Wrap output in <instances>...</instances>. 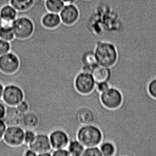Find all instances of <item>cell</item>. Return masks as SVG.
I'll return each mask as SVG.
<instances>
[{
  "mask_svg": "<svg viewBox=\"0 0 156 156\" xmlns=\"http://www.w3.org/2000/svg\"><path fill=\"white\" fill-rule=\"evenodd\" d=\"M94 53L97 63L108 67L114 65L118 58L117 48L111 43L98 42Z\"/></svg>",
  "mask_w": 156,
  "mask_h": 156,
  "instance_id": "1",
  "label": "cell"
},
{
  "mask_svg": "<svg viewBox=\"0 0 156 156\" xmlns=\"http://www.w3.org/2000/svg\"><path fill=\"white\" fill-rule=\"evenodd\" d=\"M76 138L85 147L99 146L103 139L102 131L94 125L81 126L77 131Z\"/></svg>",
  "mask_w": 156,
  "mask_h": 156,
  "instance_id": "2",
  "label": "cell"
},
{
  "mask_svg": "<svg viewBox=\"0 0 156 156\" xmlns=\"http://www.w3.org/2000/svg\"><path fill=\"white\" fill-rule=\"evenodd\" d=\"M34 23L26 16L17 17L13 23L12 30L15 38L24 40L30 38L34 31Z\"/></svg>",
  "mask_w": 156,
  "mask_h": 156,
  "instance_id": "3",
  "label": "cell"
},
{
  "mask_svg": "<svg viewBox=\"0 0 156 156\" xmlns=\"http://www.w3.org/2000/svg\"><path fill=\"white\" fill-rule=\"evenodd\" d=\"M24 98V93L18 86L11 84L4 87L2 99L7 105L16 106Z\"/></svg>",
  "mask_w": 156,
  "mask_h": 156,
  "instance_id": "4",
  "label": "cell"
},
{
  "mask_svg": "<svg viewBox=\"0 0 156 156\" xmlns=\"http://www.w3.org/2000/svg\"><path fill=\"white\" fill-rule=\"evenodd\" d=\"M101 102L104 106L109 109H115L120 106L123 101V96L119 90L109 87L100 95Z\"/></svg>",
  "mask_w": 156,
  "mask_h": 156,
  "instance_id": "5",
  "label": "cell"
},
{
  "mask_svg": "<svg viewBox=\"0 0 156 156\" xmlns=\"http://www.w3.org/2000/svg\"><path fill=\"white\" fill-rule=\"evenodd\" d=\"M24 130L20 125L7 126L3 140L12 147H19L24 144Z\"/></svg>",
  "mask_w": 156,
  "mask_h": 156,
  "instance_id": "6",
  "label": "cell"
},
{
  "mask_svg": "<svg viewBox=\"0 0 156 156\" xmlns=\"http://www.w3.org/2000/svg\"><path fill=\"white\" fill-rule=\"evenodd\" d=\"M20 60L18 55L11 51L0 56V70L6 74H12L19 70Z\"/></svg>",
  "mask_w": 156,
  "mask_h": 156,
  "instance_id": "7",
  "label": "cell"
},
{
  "mask_svg": "<svg viewBox=\"0 0 156 156\" xmlns=\"http://www.w3.org/2000/svg\"><path fill=\"white\" fill-rule=\"evenodd\" d=\"M95 86V82L91 73L81 72L76 77V89L82 94H90L94 90Z\"/></svg>",
  "mask_w": 156,
  "mask_h": 156,
  "instance_id": "8",
  "label": "cell"
},
{
  "mask_svg": "<svg viewBox=\"0 0 156 156\" xmlns=\"http://www.w3.org/2000/svg\"><path fill=\"white\" fill-rule=\"evenodd\" d=\"M28 147L37 153V156L44 152L53 151L49 135L45 133H37L34 140Z\"/></svg>",
  "mask_w": 156,
  "mask_h": 156,
  "instance_id": "9",
  "label": "cell"
},
{
  "mask_svg": "<svg viewBox=\"0 0 156 156\" xmlns=\"http://www.w3.org/2000/svg\"><path fill=\"white\" fill-rule=\"evenodd\" d=\"M62 23L67 26L76 23L79 18V9L74 3L65 4L60 13Z\"/></svg>",
  "mask_w": 156,
  "mask_h": 156,
  "instance_id": "10",
  "label": "cell"
},
{
  "mask_svg": "<svg viewBox=\"0 0 156 156\" xmlns=\"http://www.w3.org/2000/svg\"><path fill=\"white\" fill-rule=\"evenodd\" d=\"M53 150L61 148H66L70 138L68 134L62 129H56L49 135Z\"/></svg>",
  "mask_w": 156,
  "mask_h": 156,
  "instance_id": "11",
  "label": "cell"
},
{
  "mask_svg": "<svg viewBox=\"0 0 156 156\" xmlns=\"http://www.w3.org/2000/svg\"><path fill=\"white\" fill-rule=\"evenodd\" d=\"M28 146L23 144L19 147H12L7 144L3 139L0 140V156H23Z\"/></svg>",
  "mask_w": 156,
  "mask_h": 156,
  "instance_id": "12",
  "label": "cell"
},
{
  "mask_svg": "<svg viewBox=\"0 0 156 156\" xmlns=\"http://www.w3.org/2000/svg\"><path fill=\"white\" fill-rule=\"evenodd\" d=\"M39 123L40 120L37 114L29 111L22 115L20 126L24 130H34L38 127Z\"/></svg>",
  "mask_w": 156,
  "mask_h": 156,
  "instance_id": "13",
  "label": "cell"
},
{
  "mask_svg": "<svg viewBox=\"0 0 156 156\" xmlns=\"http://www.w3.org/2000/svg\"><path fill=\"white\" fill-rule=\"evenodd\" d=\"M21 116L16 106L6 105V114L3 119L7 126L20 125Z\"/></svg>",
  "mask_w": 156,
  "mask_h": 156,
  "instance_id": "14",
  "label": "cell"
},
{
  "mask_svg": "<svg viewBox=\"0 0 156 156\" xmlns=\"http://www.w3.org/2000/svg\"><path fill=\"white\" fill-rule=\"evenodd\" d=\"M91 74L96 84L103 82H108L110 77V67L98 64L93 68Z\"/></svg>",
  "mask_w": 156,
  "mask_h": 156,
  "instance_id": "15",
  "label": "cell"
},
{
  "mask_svg": "<svg viewBox=\"0 0 156 156\" xmlns=\"http://www.w3.org/2000/svg\"><path fill=\"white\" fill-rule=\"evenodd\" d=\"M76 119L81 126L94 125L95 115L92 109L89 108H80L76 113Z\"/></svg>",
  "mask_w": 156,
  "mask_h": 156,
  "instance_id": "16",
  "label": "cell"
},
{
  "mask_svg": "<svg viewBox=\"0 0 156 156\" xmlns=\"http://www.w3.org/2000/svg\"><path fill=\"white\" fill-rule=\"evenodd\" d=\"M62 23L59 13L49 12L44 14L41 19L42 25L48 29H54Z\"/></svg>",
  "mask_w": 156,
  "mask_h": 156,
  "instance_id": "17",
  "label": "cell"
},
{
  "mask_svg": "<svg viewBox=\"0 0 156 156\" xmlns=\"http://www.w3.org/2000/svg\"><path fill=\"white\" fill-rule=\"evenodd\" d=\"M9 2L18 12H25L33 7L35 0H9Z\"/></svg>",
  "mask_w": 156,
  "mask_h": 156,
  "instance_id": "18",
  "label": "cell"
},
{
  "mask_svg": "<svg viewBox=\"0 0 156 156\" xmlns=\"http://www.w3.org/2000/svg\"><path fill=\"white\" fill-rule=\"evenodd\" d=\"M66 148L70 156H82L85 147L77 139L71 140Z\"/></svg>",
  "mask_w": 156,
  "mask_h": 156,
  "instance_id": "19",
  "label": "cell"
},
{
  "mask_svg": "<svg viewBox=\"0 0 156 156\" xmlns=\"http://www.w3.org/2000/svg\"><path fill=\"white\" fill-rule=\"evenodd\" d=\"M18 12L10 4L5 5L0 9V17L9 20L14 21L17 18Z\"/></svg>",
  "mask_w": 156,
  "mask_h": 156,
  "instance_id": "20",
  "label": "cell"
},
{
  "mask_svg": "<svg viewBox=\"0 0 156 156\" xmlns=\"http://www.w3.org/2000/svg\"><path fill=\"white\" fill-rule=\"evenodd\" d=\"M45 6L49 12L59 13L65 5L62 0H45Z\"/></svg>",
  "mask_w": 156,
  "mask_h": 156,
  "instance_id": "21",
  "label": "cell"
},
{
  "mask_svg": "<svg viewBox=\"0 0 156 156\" xmlns=\"http://www.w3.org/2000/svg\"><path fill=\"white\" fill-rule=\"evenodd\" d=\"M82 62L83 66H87L94 68L98 64L95 56L94 51H85L82 56Z\"/></svg>",
  "mask_w": 156,
  "mask_h": 156,
  "instance_id": "22",
  "label": "cell"
},
{
  "mask_svg": "<svg viewBox=\"0 0 156 156\" xmlns=\"http://www.w3.org/2000/svg\"><path fill=\"white\" fill-rule=\"evenodd\" d=\"M98 147L103 156H114L115 153V147L112 142L109 141L102 142Z\"/></svg>",
  "mask_w": 156,
  "mask_h": 156,
  "instance_id": "23",
  "label": "cell"
},
{
  "mask_svg": "<svg viewBox=\"0 0 156 156\" xmlns=\"http://www.w3.org/2000/svg\"><path fill=\"white\" fill-rule=\"evenodd\" d=\"M82 156H103L98 146L85 147Z\"/></svg>",
  "mask_w": 156,
  "mask_h": 156,
  "instance_id": "24",
  "label": "cell"
},
{
  "mask_svg": "<svg viewBox=\"0 0 156 156\" xmlns=\"http://www.w3.org/2000/svg\"><path fill=\"white\" fill-rule=\"evenodd\" d=\"M15 38L12 29L0 30V39L10 42Z\"/></svg>",
  "mask_w": 156,
  "mask_h": 156,
  "instance_id": "25",
  "label": "cell"
},
{
  "mask_svg": "<svg viewBox=\"0 0 156 156\" xmlns=\"http://www.w3.org/2000/svg\"><path fill=\"white\" fill-rule=\"evenodd\" d=\"M37 133L33 129H26L24 131V144L29 146L34 140Z\"/></svg>",
  "mask_w": 156,
  "mask_h": 156,
  "instance_id": "26",
  "label": "cell"
},
{
  "mask_svg": "<svg viewBox=\"0 0 156 156\" xmlns=\"http://www.w3.org/2000/svg\"><path fill=\"white\" fill-rule=\"evenodd\" d=\"M12 51L10 43L0 39V56Z\"/></svg>",
  "mask_w": 156,
  "mask_h": 156,
  "instance_id": "27",
  "label": "cell"
},
{
  "mask_svg": "<svg viewBox=\"0 0 156 156\" xmlns=\"http://www.w3.org/2000/svg\"><path fill=\"white\" fill-rule=\"evenodd\" d=\"M13 21L0 17V30L12 29Z\"/></svg>",
  "mask_w": 156,
  "mask_h": 156,
  "instance_id": "28",
  "label": "cell"
},
{
  "mask_svg": "<svg viewBox=\"0 0 156 156\" xmlns=\"http://www.w3.org/2000/svg\"><path fill=\"white\" fill-rule=\"evenodd\" d=\"M18 111L22 115L29 111L30 106L29 104L25 100H23L16 106Z\"/></svg>",
  "mask_w": 156,
  "mask_h": 156,
  "instance_id": "29",
  "label": "cell"
},
{
  "mask_svg": "<svg viewBox=\"0 0 156 156\" xmlns=\"http://www.w3.org/2000/svg\"><path fill=\"white\" fill-rule=\"evenodd\" d=\"M148 90L150 95L156 98V78L151 81L148 87Z\"/></svg>",
  "mask_w": 156,
  "mask_h": 156,
  "instance_id": "30",
  "label": "cell"
},
{
  "mask_svg": "<svg viewBox=\"0 0 156 156\" xmlns=\"http://www.w3.org/2000/svg\"><path fill=\"white\" fill-rule=\"evenodd\" d=\"M52 156H70V154L67 148H61L53 150Z\"/></svg>",
  "mask_w": 156,
  "mask_h": 156,
  "instance_id": "31",
  "label": "cell"
},
{
  "mask_svg": "<svg viewBox=\"0 0 156 156\" xmlns=\"http://www.w3.org/2000/svg\"><path fill=\"white\" fill-rule=\"evenodd\" d=\"M96 88L97 90L101 94L103 92H105L107 90L109 87V84L107 82H103V83H99L96 84Z\"/></svg>",
  "mask_w": 156,
  "mask_h": 156,
  "instance_id": "32",
  "label": "cell"
},
{
  "mask_svg": "<svg viewBox=\"0 0 156 156\" xmlns=\"http://www.w3.org/2000/svg\"><path fill=\"white\" fill-rule=\"evenodd\" d=\"M7 126L3 119H0V140L2 139Z\"/></svg>",
  "mask_w": 156,
  "mask_h": 156,
  "instance_id": "33",
  "label": "cell"
},
{
  "mask_svg": "<svg viewBox=\"0 0 156 156\" xmlns=\"http://www.w3.org/2000/svg\"><path fill=\"white\" fill-rule=\"evenodd\" d=\"M6 112V105L2 101L0 100V119H3Z\"/></svg>",
  "mask_w": 156,
  "mask_h": 156,
  "instance_id": "34",
  "label": "cell"
},
{
  "mask_svg": "<svg viewBox=\"0 0 156 156\" xmlns=\"http://www.w3.org/2000/svg\"><path fill=\"white\" fill-rule=\"evenodd\" d=\"M23 156H37V154L35 151L28 147L24 152Z\"/></svg>",
  "mask_w": 156,
  "mask_h": 156,
  "instance_id": "35",
  "label": "cell"
},
{
  "mask_svg": "<svg viewBox=\"0 0 156 156\" xmlns=\"http://www.w3.org/2000/svg\"><path fill=\"white\" fill-rule=\"evenodd\" d=\"M4 86L2 83H0V100L2 99V95L4 91Z\"/></svg>",
  "mask_w": 156,
  "mask_h": 156,
  "instance_id": "36",
  "label": "cell"
},
{
  "mask_svg": "<svg viewBox=\"0 0 156 156\" xmlns=\"http://www.w3.org/2000/svg\"><path fill=\"white\" fill-rule=\"evenodd\" d=\"M62 1L65 2V4H66L74 3L77 0H62Z\"/></svg>",
  "mask_w": 156,
  "mask_h": 156,
  "instance_id": "37",
  "label": "cell"
},
{
  "mask_svg": "<svg viewBox=\"0 0 156 156\" xmlns=\"http://www.w3.org/2000/svg\"><path fill=\"white\" fill-rule=\"evenodd\" d=\"M38 156H52V152H44L39 154Z\"/></svg>",
  "mask_w": 156,
  "mask_h": 156,
  "instance_id": "38",
  "label": "cell"
},
{
  "mask_svg": "<svg viewBox=\"0 0 156 156\" xmlns=\"http://www.w3.org/2000/svg\"><path fill=\"white\" fill-rule=\"evenodd\" d=\"M84 1H92V0H84Z\"/></svg>",
  "mask_w": 156,
  "mask_h": 156,
  "instance_id": "39",
  "label": "cell"
}]
</instances>
